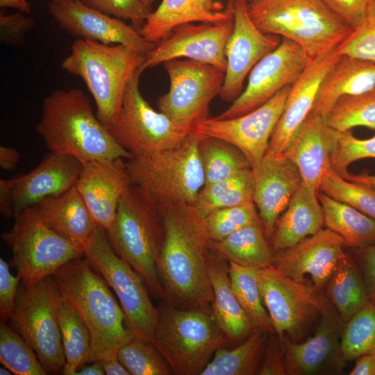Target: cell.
<instances>
[{"label": "cell", "mask_w": 375, "mask_h": 375, "mask_svg": "<svg viewBox=\"0 0 375 375\" xmlns=\"http://www.w3.org/2000/svg\"><path fill=\"white\" fill-rule=\"evenodd\" d=\"M160 210L165 237L158 272L165 299L183 308L211 306L213 294L207 267L210 240L203 218L192 205Z\"/></svg>", "instance_id": "cell-1"}, {"label": "cell", "mask_w": 375, "mask_h": 375, "mask_svg": "<svg viewBox=\"0 0 375 375\" xmlns=\"http://www.w3.org/2000/svg\"><path fill=\"white\" fill-rule=\"evenodd\" d=\"M36 130L51 152L71 156L82 164L133 157L115 141L78 88L58 89L47 96Z\"/></svg>", "instance_id": "cell-2"}, {"label": "cell", "mask_w": 375, "mask_h": 375, "mask_svg": "<svg viewBox=\"0 0 375 375\" xmlns=\"http://www.w3.org/2000/svg\"><path fill=\"white\" fill-rule=\"evenodd\" d=\"M51 276L60 294L75 308L89 329L92 362L117 353L135 338L109 285L86 258L68 262Z\"/></svg>", "instance_id": "cell-3"}, {"label": "cell", "mask_w": 375, "mask_h": 375, "mask_svg": "<svg viewBox=\"0 0 375 375\" xmlns=\"http://www.w3.org/2000/svg\"><path fill=\"white\" fill-rule=\"evenodd\" d=\"M106 232L116 253L139 274L156 298L165 299L158 272L165 237L160 208L131 183L120 198L114 220Z\"/></svg>", "instance_id": "cell-4"}, {"label": "cell", "mask_w": 375, "mask_h": 375, "mask_svg": "<svg viewBox=\"0 0 375 375\" xmlns=\"http://www.w3.org/2000/svg\"><path fill=\"white\" fill-rule=\"evenodd\" d=\"M144 58V55L123 44L76 39L61 68L83 80L94 99L97 117L108 128L119 112L129 80Z\"/></svg>", "instance_id": "cell-5"}, {"label": "cell", "mask_w": 375, "mask_h": 375, "mask_svg": "<svg viewBox=\"0 0 375 375\" xmlns=\"http://www.w3.org/2000/svg\"><path fill=\"white\" fill-rule=\"evenodd\" d=\"M158 308L159 317L153 344L175 375H200L215 352L231 346L211 306L183 308L166 299Z\"/></svg>", "instance_id": "cell-6"}, {"label": "cell", "mask_w": 375, "mask_h": 375, "mask_svg": "<svg viewBox=\"0 0 375 375\" xmlns=\"http://www.w3.org/2000/svg\"><path fill=\"white\" fill-rule=\"evenodd\" d=\"M264 33L297 43L310 60L338 47L353 32L322 0H260L248 3Z\"/></svg>", "instance_id": "cell-7"}, {"label": "cell", "mask_w": 375, "mask_h": 375, "mask_svg": "<svg viewBox=\"0 0 375 375\" xmlns=\"http://www.w3.org/2000/svg\"><path fill=\"white\" fill-rule=\"evenodd\" d=\"M199 140L192 131L177 147L127 159L125 167L131 183L160 209L192 205L205 185Z\"/></svg>", "instance_id": "cell-8"}, {"label": "cell", "mask_w": 375, "mask_h": 375, "mask_svg": "<svg viewBox=\"0 0 375 375\" xmlns=\"http://www.w3.org/2000/svg\"><path fill=\"white\" fill-rule=\"evenodd\" d=\"M11 228L1 235L12 252L21 283L31 287L51 276L68 262L85 256L83 245L48 227L34 206L15 215Z\"/></svg>", "instance_id": "cell-9"}, {"label": "cell", "mask_w": 375, "mask_h": 375, "mask_svg": "<svg viewBox=\"0 0 375 375\" xmlns=\"http://www.w3.org/2000/svg\"><path fill=\"white\" fill-rule=\"evenodd\" d=\"M84 247L85 258L114 290L135 337L153 343L159 312L141 276L116 253L103 228H97Z\"/></svg>", "instance_id": "cell-10"}, {"label": "cell", "mask_w": 375, "mask_h": 375, "mask_svg": "<svg viewBox=\"0 0 375 375\" xmlns=\"http://www.w3.org/2000/svg\"><path fill=\"white\" fill-rule=\"evenodd\" d=\"M60 295L51 276L31 287L20 283L8 320L33 349L48 374H57L65 365L57 318Z\"/></svg>", "instance_id": "cell-11"}, {"label": "cell", "mask_w": 375, "mask_h": 375, "mask_svg": "<svg viewBox=\"0 0 375 375\" xmlns=\"http://www.w3.org/2000/svg\"><path fill=\"white\" fill-rule=\"evenodd\" d=\"M139 68L129 80L119 112L107 128L115 141L133 157L153 154L180 146L191 133L155 110L142 96Z\"/></svg>", "instance_id": "cell-12"}, {"label": "cell", "mask_w": 375, "mask_h": 375, "mask_svg": "<svg viewBox=\"0 0 375 375\" xmlns=\"http://www.w3.org/2000/svg\"><path fill=\"white\" fill-rule=\"evenodd\" d=\"M169 81L168 91L157 100L158 111L190 132L208 117L209 106L219 94L225 72L189 59L162 63Z\"/></svg>", "instance_id": "cell-13"}, {"label": "cell", "mask_w": 375, "mask_h": 375, "mask_svg": "<svg viewBox=\"0 0 375 375\" xmlns=\"http://www.w3.org/2000/svg\"><path fill=\"white\" fill-rule=\"evenodd\" d=\"M258 283L274 333L280 340L287 335L301 342L326 300L322 291L293 281L272 265L258 269Z\"/></svg>", "instance_id": "cell-14"}, {"label": "cell", "mask_w": 375, "mask_h": 375, "mask_svg": "<svg viewBox=\"0 0 375 375\" xmlns=\"http://www.w3.org/2000/svg\"><path fill=\"white\" fill-rule=\"evenodd\" d=\"M291 86L284 87L252 111L231 119L208 117L197 122L192 131L200 137L215 138L235 146L245 156L253 169L269 148Z\"/></svg>", "instance_id": "cell-15"}, {"label": "cell", "mask_w": 375, "mask_h": 375, "mask_svg": "<svg viewBox=\"0 0 375 375\" xmlns=\"http://www.w3.org/2000/svg\"><path fill=\"white\" fill-rule=\"evenodd\" d=\"M310 61L297 43L282 38L279 46L251 69L242 93L215 118L231 119L258 108L284 87L292 85Z\"/></svg>", "instance_id": "cell-16"}, {"label": "cell", "mask_w": 375, "mask_h": 375, "mask_svg": "<svg viewBox=\"0 0 375 375\" xmlns=\"http://www.w3.org/2000/svg\"><path fill=\"white\" fill-rule=\"evenodd\" d=\"M315 333L305 341L295 342L287 335L280 340L288 374L310 375L342 372L345 359L341 340L344 322L326 300L319 311Z\"/></svg>", "instance_id": "cell-17"}, {"label": "cell", "mask_w": 375, "mask_h": 375, "mask_svg": "<svg viewBox=\"0 0 375 375\" xmlns=\"http://www.w3.org/2000/svg\"><path fill=\"white\" fill-rule=\"evenodd\" d=\"M282 38L262 31L252 20L247 0H235L233 29L226 48V68L219 96L233 101L254 66L281 44Z\"/></svg>", "instance_id": "cell-18"}, {"label": "cell", "mask_w": 375, "mask_h": 375, "mask_svg": "<svg viewBox=\"0 0 375 375\" xmlns=\"http://www.w3.org/2000/svg\"><path fill=\"white\" fill-rule=\"evenodd\" d=\"M233 29V20L180 25L144 56L141 69L184 58L210 65L225 72V48Z\"/></svg>", "instance_id": "cell-19"}, {"label": "cell", "mask_w": 375, "mask_h": 375, "mask_svg": "<svg viewBox=\"0 0 375 375\" xmlns=\"http://www.w3.org/2000/svg\"><path fill=\"white\" fill-rule=\"evenodd\" d=\"M344 240L325 228L295 245L274 253L272 266L284 276L315 290H324L339 262L346 256Z\"/></svg>", "instance_id": "cell-20"}, {"label": "cell", "mask_w": 375, "mask_h": 375, "mask_svg": "<svg viewBox=\"0 0 375 375\" xmlns=\"http://www.w3.org/2000/svg\"><path fill=\"white\" fill-rule=\"evenodd\" d=\"M48 11L62 30L76 39L123 44L144 56L156 45L147 40L133 25L104 14L80 0L50 2Z\"/></svg>", "instance_id": "cell-21"}, {"label": "cell", "mask_w": 375, "mask_h": 375, "mask_svg": "<svg viewBox=\"0 0 375 375\" xmlns=\"http://www.w3.org/2000/svg\"><path fill=\"white\" fill-rule=\"evenodd\" d=\"M252 172L253 202L269 240L278 219L301 184L302 178L297 166L288 156L268 149Z\"/></svg>", "instance_id": "cell-22"}, {"label": "cell", "mask_w": 375, "mask_h": 375, "mask_svg": "<svg viewBox=\"0 0 375 375\" xmlns=\"http://www.w3.org/2000/svg\"><path fill=\"white\" fill-rule=\"evenodd\" d=\"M340 58L337 48L312 60L291 86L268 150L284 153L313 108L319 85Z\"/></svg>", "instance_id": "cell-23"}, {"label": "cell", "mask_w": 375, "mask_h": 375, "mask_svg": "<svg viewBox=\"0 0 375 375\" xmlns=\"http://www.w3.org/2000/svg\"><path fill=\"white\" fill-rule=\"evenodd\" d=\"M131 185L123 159L83 164L76 187L97 225L107 231L120 198Z\"/></svg>", "instance_id": "cell-24"}, {"label": "cell", "mask_w": 375, "mask_h": 375, "mask_svg": "<svg viewBox=\"0 0 375 375\" xmlns=\"http://www.w3.org/2000/svg\"><path fill=\"white\" fill-rule=\"evenodd\" d=\"M82 166L71 156L50 151L34 169L12 178L15 215L71 189L76 183Z\"/></svg>", "instance_id": "cell-25"}, {"label": "cell", "mask_w": 375, "mask_h": 375, "mask_svg": "<svg viewBox=\"0 0 375 375\" xmlns=\"http://www.w3.org/2000/svg\"><path fill=\"white\" fill-rule=\"evenodd\" d=\"M235 0H162L139 30L148 41L158 43L177 26L194 22L233 20Z\"/></svg>", "instance_id": "cell-26"}, {"label": "cell", "mask_w": 375, "mask_h": 375, "mask_svg": "<svg viewBox=\"0 0 375 375\" xmlns=\"http://www.w3.org/2000/svg\"><path fill=\"white\" fill-rule=\"evenodd\" d=\"M340 133L324 118L310 115L284 153L297 166L302 182L318 192L323 174L331 167L330 156Z\"/></svg>", "instance_id": "cell-27"}, {"label": "cell", "mask_w": 375, "mask_h": 375, "mask_svg": "<svg viewBox=\"0 0 375 375\" xmlns=\"http://www.w3.org/2000/svg\"><path fill=\"white\" fill-rule=\"evenodd\" d=\"M207 267L213 294L211 309L230 344L242 342L256 329L233 290L228 262L209 247Z\"/></svg>", "instance_id": "cell-28"}, {"label": "cell", "mask_w": 375, "mask_h": 375, "mask_svg": "<svg viewBox=\"0 0 375 375\" xmlns=\"http://www.w3.org/2000/svg\"><path fill=\"white\" fill-rule=\"evenodd\" d=\"M374 87V62L340 56L322 81L310 115L324 118L340 97L360 94Z\"/></svg>", "instance_id": "cell-29"}, {"label": "cell", "mask_w": 375, "mask_h": 375, "mask_svg": "<svg viewBox=\"0 0 375 375\" xmlns=\"http://www.w3.org/2000/svg\"><path fill=\"white\" fill-rule=\"evenodd\" d=\"M324 226L318 192L302 182L277 221L271 238L274 253L295 245L317 233Z\"/></svg>", "instance_id": "cell-30"}, {"label": "cell", "mask_w": 375, "mask_h": 375, "mask_svg": "<svg viewBox=\"0 0 375 375\" xmlns=\"http://www.w3.org/2000/svg\"><path fill=\"white\" fill-rule=\"evenodd\" d=\"M33 206L48 227L63 238L83 246L98 227L76 185L67 192L46 198Z\"/></svg>", "instance_id": "cell-31"}, {"label": "cell", "mask_w": 375, "mask_h": 375, "mask_svg": "<svg viewBox=\"0 0 375 375\" xmlns=\"http://www.w3.org/2000/svg\"><path fill=\"white\" fill-rule=\"evenodd\" d=\"M262 223L253 224L233 233L209 247L228 262L260 269L272 265L274 251L268 242Z\"/></svg>", "instance_id": "cell-32"}, {"label": "cell", "mask_w": 375, "mask_h": 375, "mask_svg": "<svg viewBox=\"0 0 375 375\" xmlns=\"http://www.w3.org/2000/svg\"><path fill=\"white\" fill-rule=\"evenodd\" d=\"M324 226L353 249L375 244V219L353 206L319 191Z\"/></svg>", "instance_id": "cell-33"}, {"label": "cell", "mask_w": 375, "mask_h": 375, "mask_svg": "<svg viewBox=\"0 0 375 375\" xmlns=\"http://www.w3.org/2000/svg\"><path fill=\"white\" fill-rule=\"evenodd\" d=\"M324 290L326 299L344 323L369 302L360 267L347 254L338 264Z\"/></svg>", "instance_id": "cell-34"}, {"label": "cell", "mask_w": 375, "mask_h": 375, "mask_svg": "<svg viewBox=\"0 0 375 375\" xmlns=\"http://www.w3.org/2000/svg\"><path fill=\"white\" fill-rule=\"evenodd\" d=\"M269 335L256 329L235 348L218 349L200 375L258 374Z\"/></svg>", "instance_id": "cell-35"}, {"label": "cell", "mask_w": 375, "mask_h": 375, "mask_svg": "<svg viewBox=\"0 0 375 375\" xmlns=\"http://www.w3.org/2000/svg\"><path fill=\"white\" fill-rule=\"evenodd\" d=\"M57 318L65 357L62 372L65 375H75L79 368L92 362L90 333L78 312L61 294Z\"/></svg>", "instance_id": "cell-36"}, {"label": "cell", "mask_w": 375, "mask_h": 375, "mask_svg": "<svg viewBox=\"0 0 375 375\" xmlns=\"http://www.w3.org/2000/svg\"><path fill=\"white\" fill-rule=\"evenodd\" d=\"M253 196L254 177L252 169H249L226 179L204 185L192 206L203 218L217 209L253 203Z\"/></svg>", "instance_id": "cell-37"}, {"label": "cell", "mask_w": 375, "mask_h": 375, "mask_svg": "<svg viewBox=\"0 0 375 375\" xmlns=\"http://www.w3.org/2000/svg\"><path fill=\"white\" fill-rule=\"evenodd\" d=\"M199 153L205 176L204 185L251 169L250 163L240 150L220 139L200 137Z\"/></svg>", "instance_id": "cell-38"}, {"label": "cell", "mask_w": 375, "mask_h": 375, "mask_svg": "<svg viewBox=\"0 0 375 375\" xmlns=\"http://www.w3.org/2000/svg\"><path fill=\"white\" fill-rule=\"evenodd\" d=\"M228 272L234 294L254 328L275 333L262 302L258 283V269L228 262Z\"/></svg>", "instance_id": "cell-39"}, {"label": "cell", "mask_w": 375, "mask_h": 375, "mask_svg": "<svg viewBox=\"0 0 375 375\" xmlns=\"http://www.w3.org/2000/svg\"><path fill=\"white\" fill-rule=\"evenodd\" d=\"M324 119L339 132L357 126L375 131V87L360 94L340 97Z\"/></svg>", "instance_id": "cell-40"}, {"label": "cell", "mask_w": 375, "mask_h": 375, "mask_svg": "<svg viewBox=\"0 0 375 375\" xmlns=\"http://www.w3.org/2000/svg\"><path fill=\"white\" fill-rule=\"evenodd\" d=\"M0 360L16 375L48 374L30 344L3 322L0 323Z\"/></svg>", "instance_id": "cell-41"}, {"label": "cell", "mask_w": 375, "mask_h": 375, "mask_svg": "<svg viewBox=\"0 0 375 375\" xmlns=\"http://www.w3.org/2000/svg\"><path fill=\"white\" fill-rule=\"evenodd\" d=\"M341 349L346 361L375 351L374 303L369 302L344 324Z\"/></svg>", "instance_id": "cell-42"}, {"label": "cell", "mask_w": 375, "mask_h": 375, "mask_svg": "<svg viewBox=\"0 0 375 375\" xmlns=\"http://www.w3.org/2000/svg\"><path fill=\"white\" fill-rule=\"evenodd\" d=\"M319 190L375 219V188L346 180L331 167L323 174Z\"/></svg>", "instance_id": "cell-43"}, {"label": "cell", "mask_w": 375, "mask_h": 375, "mask_svg": "<svg viewBox=\"0 0 375 375\" xmlns=\"http://www.w3.org/2000/svg\"><path fill=\"white\" fill-rule=\"evenodd\" d=\"M122 364L131 375L173 374L170 365L157 347L135 337L117 351Z\"/></svg>", "instance_id": "cell-44"}, {"label": "cell", "mask_w": 375, "mask_h": 375, "mask_svg": "<svg viewBox=\"0 0 375 375\" xmlns=\"http://www.w3.org/2000/svg\"><path fill=\"white\" fill-rule=\"evenodd\" d=\"M207 235L212 242H219L247 226L261 223L255 203L215 210L205 217Z\"/></svg>", "instance_id": "cell-45"}, {"label": "cell", "mask_w": 375, "mask_h": 375, "mask_svg": "<svg viewBox=\"0 0 375 375\" xmlns=\"http://www.w3.org/2000/svg\"><path fill=\"white\" fill-rule=\"evenodd\" d=\"M364 158H375V135L368 139H358L351 130L340 132L330 156L333 169L342 176L349 165Z\"/></svg>", "instance_id": "cell-46"}, {"label": "cell", "mask_w": 375, "mask_h": 375, "mask_svg": "<svg viewBox=\"0 0 375 375\" xmlns=\"http://www.w3.org/2000/svg\"><path fill=\"white\" fill-rule=\"evenodd\" d=\"M337 52L375 62V0H369L362 23L338 46Z\"/></svg>", "instance_id": "cell-47"}, {"label": "cell", "mask_w": 375, "mask_h": 375, "mask_svg": "<svg viewBox=\"0 0 375 375\" xmlns=\"http://www.w3.org/2000/svg\"><path fill=\"white\" fill-rule=\"evenodd\" d=\"M104 14L122 20H130L132 25L140 29L151 9L140 0H80Z\"/></svg>", "instance_id": "cell-48"}, {"label": "cell", "mask_w": 375, "mask_h": 375, "mask_svg": "<svg viewBox=\"0 0 375 375\" xmlns=\"http://www.w3.org/2000/svg\"><path fill=\"white\" fill-rule=\"evenodd\" d=\"M21 11L13 14L0 13V40L6 44L18 46L34 26V19Z\"/></svg>", "instance_id": "cell-49"}, {"label": "cell", "mask_w": 375, "mask_h": 375, "mask_svg": "<svg viewBox=\"0 0 375 375\" xmlns=\"http://www.w3.org/2000/svg\"><path fill=\"white\" fill-rule=\"evenodd\" d=\"M20 277L10 273L6 261L0 258V317L1 322H7L14 308Z\"/></svg>", "instance_id": "cell-50"}, {"label": "cell", "mask_w": 375, "mask_h": 375, "mask_svg": "<svg viewBox=\"0 0 375 375\" xmlns=\"http://www.w3.org/2000/svg\"><path fill=\"white\" fill-rule=\"evenodd\" d=\"M325 6L353 31L362 23L369 0H322Z\"/></svg>", "instance_id": "cell-51"}, {"label": "cell", "mask_w": 375, "mask_h": 375, "mask_svg": "<svg viewBox=\"0 0 375 375\" xmlns=\"http://www.w3.org/2000/svg\"><path fill=\"white\" fill-rule=\"evenodd\" d=\"M258 374H288L285 354L281 340L276 333H269L268 336L264 356Z\"/></svg>", "instance_id": "cell-52"}, {"label": "cell", "mask_w": 375, "mask_h": 375, "mask_svg": "<svg viewBox=\"0 0 375 375\" xmlns=\"http://www.w3.org/2000/svg\"><path fill=\"white\" fill-rule=\"evenodd\" d=\"M354 251L365 281L369 301L375 305V244L355 249Z\"/></svg>", "instance_id": "cell-53"}, {"label": "cell", "mask_w": 375, "mask_h": 375, "mask_svg": "<svg viewBox=\"0 0 375 375\" xmlns=\"http://www.w3.org/2000/svg\"><path fill=\"white\" fill-rule=\"evenodd\" d=\"M0 212L5 217L15 215L12 179L0 180Z\"/></svg>", "instance_id": "cell-54"}, {"label": "cell", "mask_w": 375, "mask_h": 375, "mask_svg": "<svg viewBox=\"0 0 375 375\" xmlns=\"http://www.w3.org/2000/svg\"><path fill=\"white\" fill-rule=\"evenodd\" d=\"M351 375H375V351L364 354L356 358Z\"/></svg>", "instance_id": "cell-55"}, {"label": "cell", "mask_w": 375, "mask_h": 375, "mask_svg": "<svg viewBox=\"0 0 375 375\" xmlns=\"http://www.w3.org/2000/svg\"><path fill=\"white\" fill-rule=\"evenodd\" d=\"M19 160L18 151L10 147H0V167L6 171H14Z\"/></svg>", "instance_id": "cell-56"}, {"label": "cell", "mask_w": 375, "mask_h": 375, "mask_svg": "<svg viewBox=\"0 0 375 375\" xmlns=\"http://www.w3.org/2000/svg\"><path fill=\"white\" fill-rule=\"evenodd\" d=\"M107 375H129L130 373L122 364L117 353L103 357L99 360Z\"/></svg>", "instance_id": "cell-57"}, {"label": "cell", "mask_w": 375, "mask_h": 375, "mask_svg": "<svg viewBox=\"0 0 375 375\" xmlns=\"http://www.w3.org/2000/svg\"><path fill=\"white\" fill-rule=\"evenodd\" d=\"M346 180L352 182H356L359 183H362L367 185L369 186L375 188V175L374 174H353L348 172L344 173L341 176Z\"/></svg>", "instance_id": "cell-58"}, {"label": "cell", "mask_w": 375, "mask_h": 375, "mask_svg": "<svg viewBox=\"0 0 375 375\" xmlns=\"http://www.w3.org/2000/svg\"><path fill=\"white\" fill-rule=\"evenodd\" d=\"M0 7L17 9L26 15L31 13V5L27 0H0Z\"/></svg>", "instance_id": "cell-59"}, {"label": "cell", "mask_w": 375, "mask_h": 375, "mask_svg": "<svg viewBox=\"0 0 375 375\" xmlns=\"http://www.w3.org/2000/svg\"><path fill=\"white\" fill-rule=\"evenodd\" d=\"M91 364L82 366L76 374L78 375H104L106 374L103 365L100 360L90 362Z\"/></svg>", "instance_id": "cell-60"}, {"label": "cell", "mask_w": 375, "mask_h": 375, "mask_svg": "<svg viewBox=\"0 0 375 375\" xmlns=\"http://www.w3.org/2000/svg\"><path fill=\"white\" fill-rule=\"evenodd\" d=\"M12 374V372L9 369L6 367L5 366L1 367L0 368V374L1 375H10Z\"/></svg>", "instance_id": "cell-61"}, {"label": "cell", "mask_w": 375, "mask_h": 375, "mask_svg": "<svg viewBox=\"0 0 375 375\" xmlns=\"http://www.w3.org/2000/svg\"><path fill=\"white\" fill-rule=\"evenodd\" d=\"M147 8L151 9V5L156 1V0H140Z\"/></svg>", "instance_id": "cell-62"}, {"label": "cell", "mask_w": 375, "mask_h": 375, "mask_svg": "<svg viewBox=\"0 0 375 375\" xmlns=\"http://www.w3.org/2000/svg\"><path fill=\"white\" fill-rule=\"evenodd\" d=\"M50 2L52 3H63V2H69V1H75L78 0H49Z\"/></svg>", "instance_id": "cell-63"}, {"label": "cell", "mask_w": 375, "mask_h": 375, "mask_svg": "<svg viewBox=\"0 0 375 375\" xmlns=\"http://www.w3.org/2000/svg\"><path fill=\"white\" fill-rule=\"evenodd\" d=\"M248 3H255V2H257L258 1H260V0H247Z\"/></svg>", "instance_id": "cell-64"}]
</instances>
